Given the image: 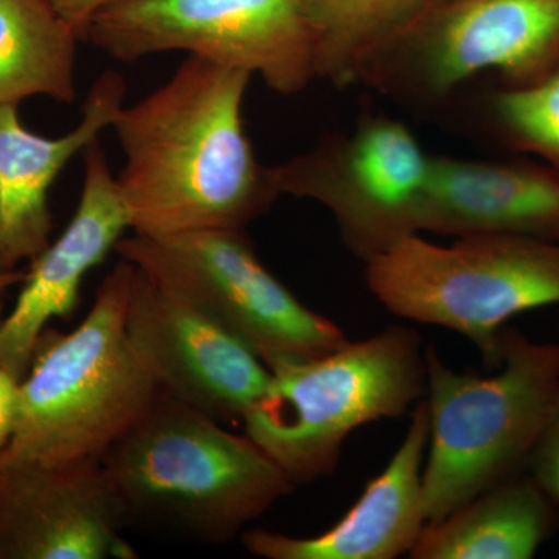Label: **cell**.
Returning a JSON list of instances; mask_svg holds the SVG:
<instances>
[{"label": "cell", "instance_id": "obj_26", "mask_svg": "<svg viewBox=\"0 0 559 559\" xmlns=\"http://www.w3.org/2000/svg\"><path fill=\"white\" fill-rule=\"evenodd\" d=\"M440 2H450V0H439V2H437V3H440Z\"/></svg>", "mask_w": 559, "mask_h": 559}, {"label": "cell", "instance_id": "obj_2", "mask_svg": "<svg viewBox=\"0 0 559 559\" xmlns=\"http://www.w3.org/2000/svg\"><path fill=\"white\" fill-rule=\"evenodd\" d=\"M100 460L124 524L209 544L241 536L296 488L246 433L164 392Z\"/></svg>", "mask_w": 559, "mask_h": 559}, {"label": "cell", "instance_id": "obj_6", "mask_svg": "<svg viewBox=\"0 0 559 559\" xmlns=\"http://www.w3.org/2000/svg\"><path fill=\"white\" fill-rule=\"evenodd\" d=\"M366 280L385 310L457 331L498 369L507 322L559 305V242L474 235L441 246L415 234L367 260Z\"/></svg>", "mask_w": 559, "mask_h": 559}, {"label": "cell", "instance_id": "obj_18", "mask_svg": "<svg viewBox=\"0 0 559 559\" xmlns=\"http://www.w3.org/2000/svg\"><path fill=\"white\" fill-rule=\"evenodd\" d=\"M80 43L49 0H0V106L36 95L75 103Z\"/></svg>", "mask_w": 559, "mask_h": 559}, {"label": "cell", "instance_id": "obj_21", "mask_svg": "<svg viewBox=\"0 0 559 559\" xmlns=\"http://www.w3.org/2000/svg\"><path fill=\"white\" fill-rule=\"evenodd\" d=\"M525 469L559 503V393Z\"/></svg>", "mask_w": 559, "mask_h": 559}, {"label": "cell", "instance_id": "obj_13", "mask_svg": "<svg viewBox=\"0 0 559 559\" xmlns=\"http://www.w3.org/2000/svg\"><path fill=\"white\" fill-rule=\"evenodd\" d=\"M130 229L117 176L100 142L84 150L79 207L57 241L31 261L13 311L0 325V367L24 380L40 334L51 319L79 307L81 282L116 250Z\"/></svg>", "mask_w": 559, "mask_h": 559}, {"label": "cell", "instance_id": "obj_17", "mask_svg": "<svg viewBox=\"0 0 559 559\" xmlns=\"http://www.w3.org/2000/svg\"><path fill=\"white\" fill-rule=\"evenodd\" d=\"M559 527V503L527 469L511 474L443 520L426 522L412 559H528Z\"/></svg>", "mask_w": 559, "mask_h": 559}, {"label": "cell", "instance_id": "obj_25", "mask_svg": "<svg viewBox=\"0 0 559 559\" xmlns=\"http://www.w3.org/2000/svg\"><path fill=\"white\" fill-rule=\"evenodd\" d=\"M3 320V305L2 301H0V325H2Z\"/></svg>", "mask_w": 559, "mask_h": 559}, {"label": "cell", "instance_id": "obj_1", "mask_svg": "<svg viewBox=\"0 0 559 559\" xmlns=\"http://www.w3.org/2000/svg\"><path fill=\"white\" fill-rule=\"evenodd\" d=\"M252 73L187 55L162 86L123 106L117 182L130 229L148 238L246 230L280 197L242 127Z\"/></svg>", "mask_w": 559, "mask_h": 559}, {"label": "cell", "instance_id": "obj_11", "mask_svg": "<svg viewBox=\"0 0 559 559\" xmlns=\"http://www.w3.org/2000/svg\"><path fill=\"white\" fill-rule=\"evenodd\" d=\"M127 333L160 392L221 423H242L270 385L271 370L252 349L138 266Z\"/></svg>", "mask_w": 559, "mask_h": 559}, {"label": "cell", "instance_id": "obj_12", "mask_svg": "<svg viewBox=\"0 0 559 559\" xmlns=\"http://www.w3.org/2000/svg\"><path fill=\"white\" fill-rule=\"evenodd\" d=\"M102 460L0 465V559L134 558Z\"/></svg>", "mask_w": 559, "mask_h": 559}, {"label": "cell", "instance_id": "obj_24", "mask_svg": "<svg viewBox=\"0 0 559 559\" xmlns=\"http://www.w3.org/2000/svg\"><path fill=\"white\" fill-rule=\"evenodd\" d=\"M25 272L27 270H14L10 272H0V297L7 293V290L13 288V286L21 285L24 282Z\"/></svg>", "mask_w": 559, "mask_h": 559}, {"label": "cell", "instance_id": "obj_3", "mask_svg": "<svg viewBox=\"0 0 559 559\" xmlns=\"http://www.w3.org/2000/svg\"><path fill=\"white\" fill-rule=\"evenodd\" d=\"M132 275L134 264L121 260L75 330L40 334L0 465L100 460L157 399L127 333Z\"/></svg>", "mask_w": 559, "mask_h": 559}, {"label": "cell", "instance_id": "obj_8", "mask_svg": "<svg viewBox=\"0 0 559 559\" xmlns=\"http://www.w3.org/2000/svg\"><path fill=\"white\" fill-rule=\"evenodd\" d=\"M83 43L128 64L186 51L259 75L280 95L319 79L318 43L300 0H117L92 20Z\"/></svg>", "mask_w": 559, "mask_h": 559}, {"label": "cell", "instance_id": "obj_23", "mask_svg": "<svg viewBox=\"0 0 559 559\" xmlns=\"http://www.w3.org/2000/svg\"><path fill=\"white\" fill-rule=\"evenodd\" d=\"M49 2L83 43L84 33L92 20L117 0H49Z\"/></svg>", "mask_w": 559, "mask_h": 559}, {"label": "cell", "instance_id": "obj_9", "mask_svg": "<svg viewBox=\"0 0 559 559\" xmlns=\"http://www.w3.org/2000/svg\"><path fill=\"white\" fill-rule=\"evenodd\" d=\"M559 69V0H450L364 62L356 81L406 97L437 98L485 72L510 87Z\"/></svg>", "mask_w": 559, "mask_h": 559}, {"label": "cell", "instance_id": "obj_10", "mask_svg": "<svg viewBox=\"0 0 559 559\" xmlns=\"http://www.w3.org/2000/svg\"><path fill=\"white\" fill-rule=\"evenodd\" d=\"M430 159L406 124L364 116L349 134L329 135L274 165L272 176L280 197L307 198L329 210L342 240L366 263L419 234Z\"/></svg>", "mask_w": 559, "mask_h": 559}, {"label": "cell", "instance_id": "obj_7", "mask_svg": "<svg viewBox=\"0 0 559 559\" xmlns=\"http://www.w3.org/2000/svg\"><path fill=\"white\" fill-rule=\"evenodd\" d=\"M154 282L238 337L270 370L344 347V331L310 310L261 263L246 230H204L116 246Z\"/></svg>", "mask_w": 559, "mask_h": 559}, {"label": "cell", "instance_id": "obj_20", "mask_svg": "<svg viewBox=\"0 0 559 559\" xmlns=\"http://www.w3.org/2000/svg\"><path fill=\"white\" fill-rule=\"evenodd\" d=\"M491 109L511 146L535 154L559 173V69L538 83L498 92Z\"/></svg>", "mask_w": 559, "mask_h": 559}, {"label": "cell", "instance_id": "obj_22", "mask_svg": "<svg viewBox=\"0 0 559 559\" xmlns=\"http://www.w3.org/2000/svg\"><path fill=\"white\" fill-rule=\"evenodd\" d=\"M21 380L0 367V455L16 429Z\"/></svg>", "mask_w": 559, "mask_h": 559}, {"label": "cell", "instance_id": "obj_14", "mask_svg": "<svg viewBox=\"0 0 559 559\" xmlns=\"http://www.w3.org/2000/svg\"><path fill=\"white\" fill-rule=\"evenodd\" d=\"M127 83L108 70L95 80L75 130L50 139L21 123L16 105L0 106V272L20 270L50 245L51 186L70 160L112 128Z\"/></svg>", "mask_w": 559, "mask_h": 559}, {"label": "cell", "instance_id": "obj_4", "mask_svg": "<svg viewBox=\"0 0 559 559\" xmlns=\"http://www.w3.org/2000/svg\"><path fill=\"white\" fill-rule=\"evenodd\" d=\"M492 377L457 373L426 348L429 444L423 466L426 522L465 506L527 468L559 393V344L500 333Z\"/></svg>", "mask_w": 559, "mask_h": 559}, {"label": "cell", "instance_id": "obj_19", "mask_svg": "<svg viewBox=\"0 0 559 559\" xmlns=\"http://www.w3.org/2000/svg\"><path fill=\"white\" fill-rule=\"evenodd\" d=\"M439 0H300L318 43L319 79L356 81L371 55Z\"/></svg>", "mask_w": 559, "mask_h": 559}, {"label": "cell", "instance_id": "obj_5", "mask_svg": "<svg viewBox=\"0 0 559 559\" xmlns=\"http://www.w3.org/2000/svg\"><path fill=\"white\" fill-rule=\"evenodd\" d=\"M425 393L423 342L414 330L392 325L271 370L266 392L242 423L294 485H307L334 473L349 433L403 417Z\"/></svg>", "mask_w": 559, "mask_h": 559}, {"label": "cell", "instance_id": "obj_16", "mask_svg": "<svg viewBox=\"0 0 559 559\" xmlns=\"http://www.w3.org/2000/svg\"><path fill=\"white\" fill-rule=\"evenodd\" d=\"M429 444V411L419 401L406 437L380 476L340 522L311 538L271 530H245L249 554L264 559H393L411 554L426 524L423 466Z\"/></svg>", "mask_w": 559, "mask_h": 559}, {"label": "cell", "instance_id": "obj_15", "mask_svg": "<svg viewBox=\"0 0 559 559\" xmlns=\"http://www.w3.org/2000/svg\"><path fill=\"white\" fill-rule=\"evenodd\" d=\"M418 231L559 242V173L525 160L432 156Z\"/></svg>", "mask_w": 559, "mask_h": 559}]
</instances>
